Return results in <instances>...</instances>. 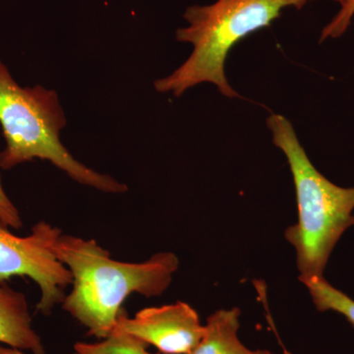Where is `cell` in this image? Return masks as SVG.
Here are the masks:
<instances>
[{"label": "cell", "mask_w": 354, "mask_h": 354, "mask_svg": "<svg viewBox=\"0 0 354 354\" xmlns=\"http://www.w3.org/2000/svg\"><path fill=\"white\" fill-rule=\"evenodd\" d=\"M50 247L73 278V288L62 301V308L88 330V335L100 339L113 332L128 295H162L179 267L172 252L153 254L142 263L120 262L95 239L64 234L59 228Z\"/></svg>", "instance_id": "obj_1"}, {"label": "cell", "mask_w": 354, "mask_h": 354, "mask_svg": "<svg viewBox=\"0 0 354 354\" xmlns=\"http://www.w3.org/2000/svg\"><path fill=\"white\" fill-rule=\"evenodd\" d=\"M314 0H216L209 6L188 7L187 27L177 30L176 39L193 46L192 53L171 75L155 81L158 93L180 97L202 83H212L227 97H239L225 76V64L235 44L270 27L290 7L304 8Z\"/></svg>", "instance_id": "obj_2"}, {"label": "cell", "mask_w": 354, "mask_h": 354, "mask_svg": "<svg viewBox=\"0 0 354 354\" xmlns=\"http://www.w3.org/2000/svg\"><path fill=\"white\" fill-rule=\"evenodd\" d=\"M267 125L288 160L297 192L298 221L285 236L297 252L298 278L322 277L337 242L354 225V187L335 185L314 167L285 116L271 114Z\"/></svg>", "instance_id": "obj_3"}, {"label": "cell", "mask_w": 354, "mask_h": 354, "mask_svg": "<svg viewBox=\"0 0 354 354\" xmlns=\"http://www.w3.org/2000/svg\"><path fill=\"white\" fill-rule=\"evenodd\" d=\"M0 125L6 148L0 167L10 169L35 158L48 160L70 178L106 193H124L127 186L78 162L60 141L66 125L55 91L22 87L0 60Z\"/></svg>", "instance_id": "obj_4"}, {"label": "cell", "mask_w": 354, "mask_h": 354, "mask_svg": "<svg viewBox=\"0 0 354 354\" xmlns=\"http://www.w3.org/2000/svg\"><path fill=\"white\" fill-rule=\"evenodd\" d=\"M57 227L39 221L31 234L21 237L13 234L0 221V281L12 277H28L41 290L37 309L44 315L62 304L65 290L73 278L68 268L55 257L50 242Z\"/></svg>", "instance_id": "obj_5"}, {"label": "cell", "mask_w": 354, "mask_h": 354, "mask_svg": "<svg viewBox=\"0 0 354 354\" xmlns=\"http://www.w3.org/2000/svg\"><path fill=\"white\" fill-rule=\"evenodd\" d=\"M113 330L125 333L164 354H189L205 334L196 310L185 302L140 310L133 318L124 310Z\"/></svg>", "instance_id": "obj_6"}, {"label": "cell", "mask_w": 354, "mask_h": 354, "mask_svg": "<svg viewBox=\"0 0 354 354\" xmlns=\"http://www.w3.org/2000/svg\"><path fill=\"white\" fill-rule=\"evenodd\" d=\"M0 344L32 354H46L41 337L32 328L24 293L4 281H0Z\"/></svg>", "instance_id": "obj_7"}, {"label": "cell", "mask_w": 354, "mask_h": 354, "mask_svg": "<svg viewBox=\"0 0 354 354\" xmlns=\"http://www.w3.org/2000/svg\"><path fill=\"white\" fill-rule=\"evenodd\" d=\"M241 310L221 309L207 319L204 337L189 354H276L269 351H252L239 337Z\"/></svg>", "instance_id": "obj_8"}, {"label": "cell", "mask_w": 354, "mask_h": 354, "mask_svg": "<svg viewBox=\"0 0 354 354\" xmlns=\"http://www.w3.org/2000/svg\"><path fill=\"white\" fill-rule=\"evenodd\" d=\"M309 290L316 309L320 312L334 311L341 314L354 328V300L330 285L324 276L298 278Z\"/></svg>", "instance_id": "obj_9"}, {"label": "cell", "mask_w": 354, "mask_h": 354, "mask_svg": "<svg viewBox=\"0 0 354 354\" xmlns=\"http://www.w3.org/2000/svg\"><path fill=\"white\" fill-rule=\"evenodd\" d=\"M147 346L133 335L113 330L100 342H77L74 351L79 354H152L147 351Z\"/></svg>", "instance_id": "obj_10"}, {"label": "cell", "mask_w": 354, "mask_h": 354, "mask_svg": "<svg viewBox=\"0 0 354 354\" xmlns=\"http://www.w3.org/2000/svg\"><path fill=\"white\" fill-rule=\"evenodd\" d=\"M353 17L354 0H346V3L341 6L339 12L323 28L320 37L321 43L329 39L341 38L348 31Z\"/></svg>", "instance_id": "obj_11"}, {"label": "cell", "mask_w": 354, "mask_h": 354, "mask_svg": "<svg viewBox=\"0 0 354 354\" xmlns=\"http://www.w3.org/2000/svg\"><path fill=\"white\" fill-rule=\"evenodd\" d=\"M0 221L8 227L20 230L23 227L19 211L6 194L0 177Z\"/></svg>", "instance_id": "obj_12"}, {"label": "cell", "mask_w": 354, "mask_h": 354, "mask_svg": "<svg viewBox=\"0 0 354 354\" xmlns=\"http://www.w3.org/2000/svg\"><path fill=\"white\" fill-rule=\"evenodd\" d=\"M0 354H27V353H23V351H20V349L10 348V346H0ZM72 354H79V353H76V351H74V353H72Z\"/></svg>", "instance_id": "obj_13"}, {"label": "cell", "mask_w": 354, "mask_h": 354, "mask_svg": "<svg viewBox=\"0 0 354 354\" xmlns=\"http://www.w3.org/2000/svg\"><path fill=\"white\" fill-rule=\"evenodd\" d=\"M335 2H337V3L339 4V6H344V3H346V0H334Z\"/></svg>", "instance_id": "obj_14"}, {"label": "cell", "mask_w": 354, "mask_h": 354, "mask_svg": "<svg viewBox=\"0 0 354 354\" xmlns=\"http://www.w3.org/2000/svg\"><path fill=\"white\" fill-rule=\"evenodd\" d=\"M283 354H291V353H290V351H286V349H285V351H283Z\"/></svg>", "instance_id": "obj_15"}]
</instances>
